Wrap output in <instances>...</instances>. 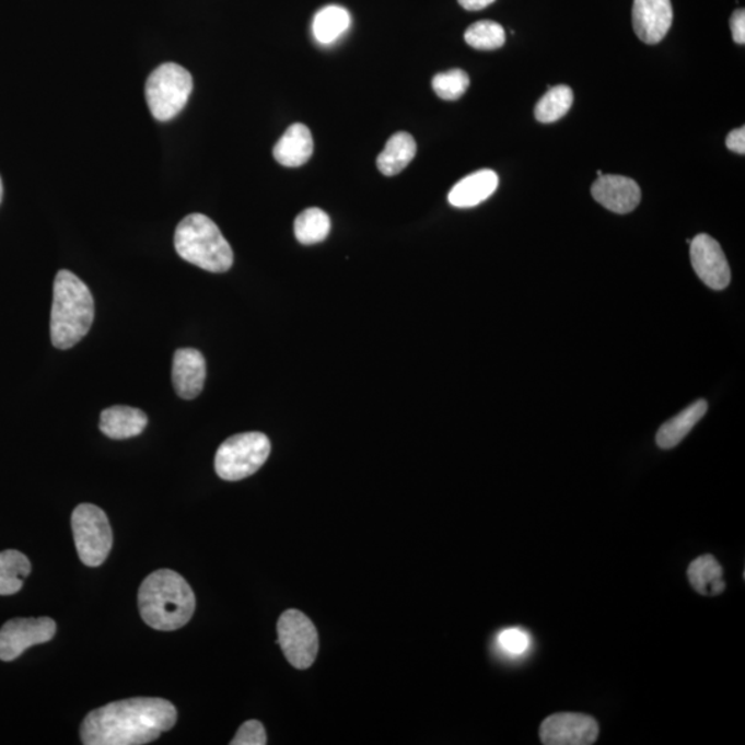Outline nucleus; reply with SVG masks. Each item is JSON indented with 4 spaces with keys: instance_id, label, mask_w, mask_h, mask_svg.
I'll list each match as a JSON object with an SVG mask.
<instances>
[{
    "instance_id": "obj_1",
    "label": "nucleus",
    "mask_w": 745,
    "mask_h": 745,
    "mask_svg": "<svg viewBox=\"0 0 745 745\" xmlns=\"http://www.w3.org/2000/svg\"><path fill=\"white\" fill-rule=\"evenodd\" d=\"M171 701L156 697L109 702L89 713L81 726L86 745H141L153 742L176 725Z\"/></svg>"
},
{
    "instance_id": "obj_2",
    "label": "nucleus",
    "mask_w": 745,
    "mask_h": 745,
    "mask_svg": "<svg viewBox=\"0 0 745 745\" xmlns=\"http://www.w3.org/2000/svg\"><path fill=\"white\" fill-rule=\"evenodd\" d=\"M195 605L191 585L173 570H156L140 586V615L153 630L176 631L184 627L191 620Z\"/></svg>"
},
{
    "instance_id": "obj_3",
    "label": "nucleus",
    "mask_w": 745,
    "mask_h": 745,
    "mask_svg": "<svg viewBox=\"0 0 745 745\" xmlns=\"http://www.w3.org/2000/svg\"><path fill=\"white\" fill-rule=\"evenodd\" d=\"M94 321V299L88 284L75 273L61 269L53 287L50 336L58 350H70L77 346Z\"/></svg>"
},
{
    "instance_id": "obj_4",
    "label": "nucleus",
    "mask_w": 745,
    "mask_h": 745,
    "mask_svg": "<svg viewBox=\"0 0 745 745\" xmlns=\"http://www.w3.org/2000/svg\"><path fill=\"white\" fill-rule=\"evenodd\" d=\"M174 247L183 260L205 271L223 273L234 264V253L219 226L208 216L185 217L174 234Z\"/></svg>"
},
{
    "instance_id": "obj_5",
    "label": "nucleus",
    "mask_w": 745,
    "mask_h": 745,
    "mask_svg": "<svg viewBox=\"0 0 745 745\" xmlns=\"http://www.w3.org/2000/svg\"><path fill=\"white\" fill-rule=\"evenodd\" d=\"M194 89L191 73L184 67L166 62L147 79L145 97L153 118L167 121L177 116L188 103Z\"/></svg>"
},
{
    "instance_id": "obj_6",
    "label": "nucleus",
    "mask_w": 745,
    "mask_h": 745,
    "mask_svg": "<svg viewBox=\"0 0 745 745\" xmlns=\"http://www.w3.org/2000/svg\"><path fill=\"white\" fill-rule=\"evenodd\" d=\"M271 442L261 432H245L229 438L216 453L214 468L221 479H245L266 464Z\"/></svg>"
},
{
    "instance_id": "obj_7",
    "label": "nucleus",
    "mask_w": 745,
    "mask_h": 745,
    "mask_svg": "<svg viewBox=\"0 0 745 745\" xmlns=\"http://www.w3.org/2000/svg\"><path fill=\"white\" fill-rule=\"evenodd\" d=\"M71 525L81 561L92 568L104 563L114 542L113 529L105 512L93 504L78 505L73 511Z\"/></svg>"
},
{
    "instance_id": "obj_8",
    "label": "nucleus",
    "mask_w": 745,
    "mask_h": 745,
    "mask_svg": "<svg viewBox=\"0 0 745 745\" xmlns=\"http://www.w3.org/2000/svg\"><path fill=\"white\" fill-rule=\"evenodd\" d=\"M278 643L284 657L298 670L310 668L319 652L318 630L303 612L290 609L279 617Z\"/></svg>"
},
{
    "instance_id": "obj_9",
    "label": "nucleus",
    "mask_w": 745,
    "mask_h": 745,
    "mask_svg": "<svg viewBox=\"0 0 745 745\" xmlns=\"http://www.w3.org/2000/svg\"><path fill=\"white\" fill-rule=\"evenodd\" d=\"M56 630L50 617L12 618L0 628V660L13 662L26 649L51 641Z\"/></svg>"
},
{
    "instance_id": "obj_10",
    "label": "nucleus",
    "mask_w": 745,
    "mask_h": 745,
    "mask_svg": "<svg viewBox=\"0 0 745 745\" xmlns=\"http://www.w3.org/2000/svg\"><path fill=\"white\" fill-rule=\"evenodd\" d=\"M598 736V722L584 713H555L540 726L542 742L547 745H591Z\"/></svg>"
},
{
    "instance_id": "obj_11",
    "label": "nucleus",
    "mask_w": 745,
    "mask_h": 745,
    "mask_svg": "<svg viewBox=\"0 0 745 745\" xmlns=\"http://www.w3.org/2000/svg\"><path fill=\"white\" fill-rule=\"evenodd\" d=\"M690 260L697 277L713 290H723L731 284V267L720 243L707 234L690 241Z\"/></svg>"
},
{
    "instance_id": "obj_12",
    "label": "nucleus",
    "mask_w": 745,
    "mask_h": 745,
    "mask_svg": "<svg viewBox=\"0 0 745 745\" xmlns=\"http://www.w3.org/2000/svg\"><path fill=\"white\" fill-rule=\"evenodd\" d=\"M673 20L671 0H633V31L644 44H660L668 34Z\"/></svg>"
},
{
    "instance_id": "obj_13",
    "label": "nucleus",
    "mask_w": 745,
    "mask_h": 745,
    "mask_svg": "<svg viewBox=\"0 0 745 745\" xmlns=\"http://www.w3.org/2000/svg\"><path fill=\"white\" fill-rule=\"evenodd\" d=\"M591 194L596 202L617 214L631 213L642 199L641 188L632 178L615 174L596 179Z\"/></svg>"
},
{
    "instance_id": "obj_14",
    "label": "nucleus",
    "mask_w": 745,
    "mask_h": 745,
    "mask_svg": "<svg viewBox=\"0 0 745 745\" xmlns=\"http://www.w3.org/2000/svg\"><path fill=\"white\" fill-rule=\"evenodd\" d=\"M172 380L179 398L195 399L202 393L206 380V361L194 348H182L174 353Z\"/></svg>"
},
{
    "instance_id": "obj_15",
    "label": "nucleus",
    "mask_w": 745,
    "mask_h": 745,
    "mask_svg": "<svg viewBox=\"0 0 745 745\" xmlns=\"http://www.w3.org/2000/svg\"><path fill=\"white\" fill-rule=\"evenodd\" d=\"M497 188H499V176L496 172L484 168L459 179L449 193V202L454 208H475L489 199Z\"/></svg>"
},
{
    "instance_id": "obj_16",
    "label": "nucleus",
    "mask_w": 745,
    "mask_h": 745,
    "mask_svg": "<svg viewBox=\"0 0 745 745\" xmlns=\"http://www.w3.org/2000/svg\"><path fill=\"white\" fill-rule=\"evenodd\" d=\"M148 417L130 406H113L102 411L100 430L110 440H129L145 430Z\"/></svg>"
},
{
    "instance_id": "obj_17",
    "label": "nucleus",
    "mask_w": 745,
    "mask_h": 745,
    "mask_svg": "<svg viewBox=\"0 0 745 745\" xmlns=\"http://www.w3.org/2000/svg\"><path fill=\"white\" fill-rule=\"evenodd\" d=\"M314 140L313 135L305 125L295 124L290 126L281 137V140L273 147V158L282 166L300 167L305 165L313 156Z\"/></svg>"
},
{
    "instance_id": "obj_18",
    "label": "nucleus",
    "mask_w": 745,
    "mask_h": 745,
    "mask_svg": "<svg viewBox=\"0 0 745 745\" xmlns=\"http://www.w3.org/2000/svg\"><path fill=\"white\" fill-rule=\"evenodd\" d=\"M708 404L705 399H700L691 404L689 408L682 410L679 415L673 417L660 427L656 442L659 447L673 449L678 446L682 441L688 436V433L694 430L697 422L707 414Z\"/></svg>"
},
{
    "instance_id": "obj_19",
    "label": "nucleus",
    "mask_w": 745,
    "mask_h": 745,
    "mask_svg": "<svg viewBox=\"0 0 745 745\" xmlns=\"http://www.w3.org/2000/svg\"><path fill=\"white\" fill-rule=\"evenodd\" d=\"M417 153V144L414 136L399 131L394 135L385 145L382 153L377 158L379 171L384 176L393 177L405 171L415 160Z\"/></svg>"
},
{
    "instance_id": "obj_20",
    "label": "nucleus",
    "mask_w": 745,
    "mask_h": 745,
    "mask_svg": "<svg viewBox=\"0 0 745 745\" xmlns=\"http://www.w3.org/2000/svg\"><path fill=\"white\" fill-rule=\"evenodd\" d=\"M688 578L697 593L705 596L720 595L726 590L722 567L712 555L695 559L688 569Z\"/></svg>"
},
{
    "instance_id": "obj_21",
    "label": "nucleus",
    "mask_w": 745,
    "mask_h": 745,
    "mask_svg": "<svg viewBox=\"0 0 745 745\" xmlns=\"http://www.w3.org/2000/svg\"><path fill=\"white\" fill-rule=\"evenodd\" d=\"M31 573L30 559L15 549L0 552V595L18 594Z\"/></svg>"
},
{
    "instance_id": "obj_22",
    "label": "nucleus",
    "mask_w": 745,
    "mask_h": 745,
    "mask_svg": "<svg viewBox=\"0 0 745 745\" xmlns=\"http://www.w3.org/2000/svg\"><path fill=\"white\" fill-rule=\"evenodd\" d=\"M330 229V217L318 208L304 210L294 221V235L301 245L310 246L324 242L329 236Z\"/></svg>"
},
{
    "instance_id": "obj_23",
    "label": "nucleus",
    "mask_w": 745,
    "mask_h": 745,
    "mask_svg": "<svg viewBox=\"0 0 745 745\" xmlns=\"http://www.w3.org/2000/svg\"><path fill=\"white\" fill-rule=\"evenodd\" d=\"M351 15L340 7L322 9L314 20V35L316 40L330 45L350 28Z\"/></svg>"
},
{
    "instance_id": "obj_24",
    "label": "nucleus",
    "mask_w": 745,
    "mask_h": 745,
    "mask_svg": "<svg viewBox=\"0 0 745 745\" xmlns=\"http://www.w3.org/2000/svg\"><path fill=\"white\" fill-rule=\"evenodd\" d=\"M573 100V90L569 86L559 84V86L549 88L536 105V119L542 124H554V121L562 119L572 108Z\"/></svg>"
},
{
    "instance_id": "obj_25",
    "label": "nucleus",
    "mask_w": 745,
    "mask_h": 745,
    "mask_svg": "<svg viewBox=\"0 0 745 745\" xmlns=\"http://www.w3.org/2000/svg\"><path fill=\"white\" fill-rule=\"evenodd\" d=\"M465 42L477 50H496L505 44V31L494 21H478L465 31Z\"/></svg>"
},
{
    "instance_id": "obj_26",
    "label": "nucleus",
    "mask_w": 745,
    "mask_h": 745,
    "mask_svg": "<svg viewBox=\"0 0 745 745\" xmlns=\"http://www.w3.org/2000/svg\"><path fill=\"white\" fill-rule=\"evenodd\" d=\"M469 88V77L463 70H452L438 73L432 79V89L436 96L446 102L462 98Z\"/></svg>"
},
{
    "instance_id": "obj_27",
    "label": "nucleus",
    "mask_w": 745,
    "mask_h": 745,
    "mask_svg": "<svg viewBox=\"0 0 745 745\" xmlns=\"http://www.w3.org/2000/svg\"><path fill=\"white\" fill-rule=\"evenodd\" d=\"M497 644L509 656L520 657L522 654L529 652L532 638L529 633L521 630V628H509V630L499 633Z\"/></svg>"
},
{
    "instance_id": "obj_28",
    "label": "nucleus",
    "mask_w": 745,
    "mask_h": 745,
    "mask_svg": "<svg viewBox=\"0 0 745 745\" xmlns=\"http://www.w3.org/2000/svg\"><path fill=\"white\" fill-rule=\"evenodd\" d=\"M267 733L263 723L258 721H247L243 723L232 740L231 745H266Z\"/></svg>"
},
{
    "instance_id": "obj_29",
    "label": "nucleus",
    "mask_w": 745,
    "mask_h": 745,
    "mask_svg": "<svg viewBox=\"0 0 745 745\" xmlns=\"http://www.w3.org/2000/svg\"><path fill=\"white\" fill-rule=\"evenodd\" d=\"M731 30L734 42L738 45L745 44V12L744 9H738L732 14Z\"/></svg>"
},
{
    "instance_id": "obj_30",
    "label": "nucleus",
    "mask_w": 745,
    "mask_h": 745,
    "mask_svg": "<svg viewBox=\"0 0 745 745\" xmlns=\"http://www.w3.org/2000/svg\"><path fill=\"white\" fill-rule=\"evenodd\" d=\"M726 147L729 150L738 153V155H744L745 153V129L738 128L734 129L729 133L726 139Z\"/></svg>"
},
{
    "instance_id": "obj_31",
    "label": "nucleus",
    "mask_w": 745,
    "mask_h": 745,
    "mask_svg": "<svg viewBox=\"0 0 745 745\" xmlns=\"http://www.w3.org/2000/svg\"><path fill=\"white\" fill-rule=\"evenodd\" d=\"M494 2L496 0H458L462 8L469 10V12H478V10L486 9Z\"/></svg>"
},
{
    "instance_id": "obj_32",
    "label": "nucleus",
    "mask_w": 745,
    "mask_h": 745,
    "mask_svg": "<svg viewBox=\"0 0 745 745\" xmlns=\"http://www.w3.org/2000/svg\"><path fill=\"white\" fill-rule=\"evenodd\" d=\"M2 199H3V183L2 178H0V203H2Z\"/></svg>"
}]
</instances>
